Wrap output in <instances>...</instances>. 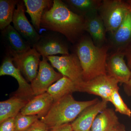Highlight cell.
<instances>
[{
  "instance_id": "obj_1",
  "label": "cell",
  "mask_w": 131,
  "mask_h": 131,
  "mask_svg": "<svg viewBox=\"0 0 131 131\" xmlns=\"http://www.w3.org/2000/svg\"><path fill=\"white\" fill-rule=\"evenodd\" d=\"M85 19L76 14L61 0H54L51 7L45 11L40 27L61 34L68 41L77 43L84 31Z\"/></svg>"
},
{
  "instance_id": "obj_2",
  "label": "cell",
  "mask_w": 131,
  "mask_h": 131,
  "mask_svg": "<svg viewBox=\"0 0 131 131\" xmlns=\"http://www.w3.org/2000/svg\"><path fill=\"white\" fill-rule=\"evenodd\" d=\"M110 49L108 44L101 47L96 46L88 36L83 35L80 38L77 43L75 54L81 65L84 81L107 74L106 65Z\"/></svg>"
},
{
  "instance_id": "obj_3",
  "label": "cell",
  "mask_w": 131,
  "mask_h": 131,
  "mask_svg": "<svg viewBox=\"0 0 131 131\" xmlns=\"http://www.w3.org/2000/svg\"><path fill=\"white\" fill-rule=\"evenodd\" d=\"M99 101L98 98L78 101L75 100L72 94H70L54 102L47 114L40 120L50 129L64 124H70L86 108Z\"/></svg>"
},
{
  "instance_id": "obj_4",
  "label": "cell",
  "mask_w": 131,
  "mask_h": 131,
  "mask_svg": "<svg viewBox=\"0 0 131 131\" xmlns=\"http://www.w3.org/2000/svg\"><path fill=\"white\" fill-rule=\"evenodd\" d=\"M131 7L127 1L102 0L98 13L110 35L119 27Z\"/></svg>"
},
{
  "instance_id": "obj_5",
  "label": "cell",
  "mask_w": 131,
  "mask_h": 131,
  "mask_svg": "<svg viewBox=\"0 0 131 131\" xmlns=\"http://www.w3.org/2000/svg\"><path fill=\"white\" fill-rule=\"evenodd\" d=\"M118 83L117 80L107 74L88 81H83L77 89V92L97 95L101 97L102 100L110 102L114 91L119 89Z\"/></svg>"
},
{
  "instance_id": "obj_6",
  "label": "cell",
  "mask_w": 131,
  "mask_h": 131,
  "mask_svg": "<svg viewBox=\"0 0 131 131\" xmlns=\"http://www.w3.org/2000/svg\"><path fill=\"white\" fill-rule=\"evenodd\" d=\"M46 58L52 67L63 76L70 79L76 87L83 81L81 65L75 53L60 56H50Z\"/></svg>"
},
{
  "instance_id": "obj_7",
  "label": "cell",
  "mask_w": 131,
  "mask_h": 131,
  "mask_svg": "<svg viewBox=\"0 0 131 131\" xmlns=\"http://www.w3.org/2000/svg\"><path fill=\"white\" fill-rule=\"evenodd\" d=\"M9 75L15 78L18 83L19 87L12 95L20 97L29 101L35 95L31 84L26 80L19 70L13 62L12 57L6 54L0 67V76Z\"/></svg>"
},
{
  "instance_id": "obj_8",
  "label": "cell",
  "mask_w": 131,
  "mask_h": 131,
  "mask_svg": "<svg viewBox=\"0 0 131 131\" xmlns=\"http://www.w3.org/2000/svg\"><path fill=\"white\" fill-rule=\"evenodd\" d=\"M45 57H42L39 69L36 77L31 82L32 89L35 96L47 92L51 86L63 77L56 71L53 67L48 63Z\"/></svg>"
},
{
  "instance_id": "obj_9",
  "label": "cell",
  "mask_w": 131,
  "mask_h": 131,
  "mask_svg": "<svg viewBox=\"0 0 131 131\" xmlns=\"http://www.w3.org/2000/svg\"><path fill=\"white\" fill-rule=\"evenodd\" d=\"M25 7L24 1H19L15 10L12 22L16 30L33 48L38 42L41 35L27 18Z\"/></svg>"
},
{
  "instance_id": "obj_10",
  "label": "cell",
  "mask_w": 131,
  "mask_h": 131,
  "mask_svg": "<svg viewBox=\"0 0 131 131\" xmlns=\"http://www.w3.org/2000/svg\"><path fill=\"white\" fill-rule=\"evenodd\" d=\"M41 56L35 48H32L25 52L12 57L14 65L26 80L31 82L37 75Z\"/></svg>"
},
{
  "instance_id": "obj_11",
  "label": "cell",
  "mask_w": 131,
  "mask_h": 131,
  "mask_svg": "<svg viewBox=\"0 0 131 131\" xmlns=\"http://www.w3.org/2000/svg\"><path fill=\"white\" fill-rule=\"evenodd\" d=\"M124 52L114 51L108 55L106 65L107 74L119 83L126 84L131 77V71L126 63Z\"/></svg>"
},
{
  "instance_id": "obj_12",
  "label": "cell",
  "mask_w": 131,
  "mask_h": 131,
  "mask_svg": "<svg viewBox=\"0 0 131 131\" xmlns=\"http://www.w3.org/2000/svg\"><path fill=\"white\" fill-rule=\"evenodd\" d=\"M34 48L42 57H47L56 54H70L68 45L56 34H46L40 36Z\"/></svg>"
},
{
  "instance_id": "obj_13",
  "label": "cell",
  "mask_w": 131,
  "mask_h": 131,
  "mask_svg": "<svg viewBox=\"0 0 131 131\" xmlns=\"http://www.w3.org/2000/svg\"><path fill=\"white\" fill-rule=\"evenodd\" d=\"M1 35L6 47V54L11 56L24 53L32 48L11 25L1 30Z\"/></svg>"
},
{
  "instance_id": "obj_14",
  "label": "cell",
  "mask_w": 131,
  "mask_h": 131,
  "mask_svg": "<svg viewBox=\"0 0 131 131\" xmlns=\"http://www.w3.org/2000/svg\"><path fill=\"white\" fill-rule=\"evenodd\" d=\"M108 102L99 100L84 109L71 124L73 131H90L96 116L107 108Z\"/></svg>"
},
{
  "instance_id": "obj_15",
  "label": "cell",
  "mask_w": 131,
  "mask_h": 131,
  "mask_svg": "<svg viewBox=\"0 0 131 131\" xmlns=\"http://www.w3.org/2000/svg\"><path fill=\"white\" fill-rule=\"evenodd\" d=\"M108 44L114 51H124L131 45V7L119 27L110 35Z\"/></svg>"
},
{
  "instance_id": "obj_16",
  "label": "cell",
  "mask_w": 131,
  "mask_h": 131,
  "mask_svg": "<svg viewBox=\"0 0 131 131\" xmlns=\"http://www.w3.org/2000/svg\"><path fill=\"white\" fill-rule=\"evenodd\" d=\"M84 31L88 33L94 44L101 47L107 44L106 27L98 13L84 18Z\"/></svg>"
},
{
  "instance_id": "obj_17",
  "label": "cell",
  "mask_w": 131,
  "mask_h": 131,
  "mask_svg": "<svg viewBox=\"0 0 131 131\" xmlns=\"http://www.w3.org/2000/svg\"><path fill=\"white\" fill-rule=\"evenodd\" d=\"M54 100L47 92L35 96L20 111L21 114L37 115L40 119L44 117L54 103Z\"/></svg>"
},
{
  "instance_id": "obj_18",
  "label": "cell",
  "mask_w": 131,
  "mask_h": 131,
  "mask_svg": "<svg viewBox=\"0 0 131 131\" xmlns=\"http://www.w3.org/2000/svg\"><path fill=\"white\" fill-rule=\"evenodd\" d=\"M26 12L30 16L33 26L38 31L40 29L43 15L46 9L51 7L53 1L24 0Z\"/></svg>"
},
{
  "instance_id": "obj_19",
  "label": "cell",
  "mask_w": 131,
  "mask_h": 131,
  "mask_svg": "<svg viewBox=\"0 0 131 131\" xmlns=\"http://www.w3.org/2000/svg\"><path fill=\"white\" fill-rule=\"evenodd\" d=\"M120 123L115 111L107 108L96 116L90 131H111Z\"/></svg>"
},
{
  "instance_id": "obj_20",
  "label": "cell",
  "mask_w": 131,
  "mask_h": 131,
  "mask_svg": "<svg viewBox=\"0 0 131 131\" xmlns=\"http://www.w3.org/2000/svg\"><path fill=\"white\" fill-rule=\"evenodd\" d=\"M102 0H64L68 7L84 18L98 13Z\"/></svg>"
},
{
  "instance_id": "obj_21",
  "label": "cell",
  "mask_w": 131,
  "mask_h": 131,
  "mask_svg": "<svg viewBox=\"0 0 131 131\" xmlns=\"http://www.w3.org/2000/svg\"><path fill=\"white\" fill-rule=\"evenodd\" d=\"M28 101L12 95L8 100L0 102V123L10 118H15Z\"/></svg>"
},
{
  "instance_id": "obj_22",
  "label": "cell",
  "mask_w": 131,
  "mask_h": 131,
  "mask_svg": "<svg viewBox=\"0 0 131 131\" xmlns=\"http://www.w3.org/2000/svg\"><path fill=\"white\" fill-rule=\"evenodd\" d=\"M75 92L77 90L75 83L68 78L63 76L51 86L46 92L52 96L54 102Z\"/></svg>"
},
{
  "instance_id": "obj_23",
  "label": "cell",
  "mask_w": 131,
  "mask_h": 131,
  "mask_svg": "<svg viewBox=\"0 0 131 131\" xmlns=\"http://www.w3.org/2000/svg\"><path fill=\"white\" fill-rule=\"evenodd\" d=\"M18 0L0 1V29L1 30L9 25L13 21L16 6Z\"/></svg>"
},
{
  "instance_id": "obj_24",
  "label": "cell",
  "mask_w": 131,
  "mask_h": 131,
  "mask_svg": "<svg viewBox=\"0 0 131 131\" xmlns=\"http://www.w3.org/2000/svg\"><path fill=\"white\" fill-rule=\"evenodd\" d=\"M39 119L37 115H24L20 112L15 118V131H25Z\"/></svg>"
},
{
  "instance_id": "obj_25",
  "label": "cell",
  "mask_w": 131,
  "mask_h": 131,
  "mask_svg": "<svg viewBox=\"0 0 131 131\" xmlns=\"http://www.w3.org/2000/svg\"><path fill=\"white\" fill-rule=\"evenodd\" d=\"M119 89H115L111 97V102L115 108V112L121 114L131 117V110L124 102L119 92Z\"/></svg>"
},
{
  "instance_id": "obj_26",
  "label": "cell",
  "mask_w": 131,
  "mask_h": 131,
  "mask_svg": "<svg viewBox=\"0 0 131 131\" xmlns=\"http://www.w3.org/2000/svg\"><path fill=\"white\" fill-rule=\"evenodd\" d=\"M0 131H15V119L10 118L0 123Z\"/></svg>"
},
{
  "instance_id": "obj_27",
  "label": "cell",
  "mask_w": 131,
  "mask_h": 131,
  "mask_svg": "<svg viewBox=\"0 0 131 131\" xmlns=\"http://www.w3.org/2000/svg\"><path fill=\"white\" fill-rule=\"evenodd\" d=\"M50 130L46 124L41 120L38 119L25 131H49Z\"/></svg>"
},
{
  "instance_id": "obj_28",
  "label": "cell",
  "mask_w": 131,
  "mask_h": 131,
  "mask_svg": "<svg viewBox=\"0 0 131 131\" xmlns=\"http://www.w3.org/2000/svg\"><path fill=\"white\" fill-rule=\"evenodd\" d=\"M49 131H73L71 124H64L52 128Z\"/></svg>"
},
{
  "instance_id": "obj_29",
  "label": "cell",
  "mask_w": 131,
  "mask_h": 131,
  "mask_svg": "<svg viewBox=\"0 0 131 131\" xmlns=\"http://www.w3.org/2000/svg\"><path fill=\"white\" fill-rule=\"evenodd\" d=\"M124 52L126 59L127 65L131 70V45L127 47Z\"/></svg>"
},
{
  "instance_id": "obj_30",
  "label": "cell",
  "mask_w": 131,
  "mask_h": 131,
  "mask_svg": "<svg viewBox=\"0 0 131 131\" xmlns=\"http://www.w3.org/2000/svg\"><path fill=\"white\" fill-rule=\"evenodd\" d=\"M124 89L127 94L131 96V77L129 82L126 84H124Z\"/></svg>"
},
{
  "instance_id": "obj_31",
  "label": "cell",
  "mask_w": 131,
  "mask_h": 131,
  "mask_svg": "<svg viewBox=\"0 0 131 131\" xmlns=\"http://www.w3.org/2000/svg\"><path fill=\"white\" fill-rule=\"evenodd\" d=\"M111 131H127L125 125L120 123Z\"/></svg>"
},
{
  "instance_id": "obj_32",
  "label": "cell",
  "mask_w": 131,
  "mask_h": 131,
  "mask_svg": "<svg viewBox=\"0 0 131 131\" xmlns=\"http://www.w3.org/2000/svg\"><path fill=\"white\" fill-rule=\"evenodd\" d=\"M127 1L129 3V4L131 5V0H127Z\"/></svg>"
}]
</instances>
